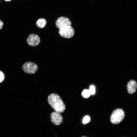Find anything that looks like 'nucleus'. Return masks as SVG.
<instances>
[{
	"label": "nucleus",
	"mask_w": 137,
	"mask_h": 137,
	"mask_svg": "<svg viewBox=\"0 0 137 137\" xmlns=\"http://www.w3.org/2000/svg\"><path fill=\"white\" fill-rule=\"evenodd\" d=\"M47 101L49 104L55 111L61 113L65 111V105L58 94L55 93L50 94L48 96Z\"/></svg>",
	"instance_id": "nucleus-1"
},
{
	"label": "nucleus",
	"mask_w": 137,
	"mask_h": 137,
	"mask_svg": "<svg viewBox=\"0 0 137 137\" xmlns=\"http://www.w3.org/2000/svg\"><path fill=\"white\" fill-rule=\"evenodd\" d=\"M125 113L122 109L115 110L112 113L110 117V121L114 124H117L120 123L124 119Z\"/></svg>",
	"instance_id": "nucleus-2"
},
{
	"label": "nucleus",
	"mask_w": 137,
	"mask_h": 137,
	"mask_svg": "<svg viewBox=\"0 0 137 137\" xmlns=\"http://www.w3.org/2000/svg\"><path fill=\"white\" fill-rule=\"evenodd\" d=\"M59 33L63 38H70L72 37L74 33L73 28L71 26H67L59 29Z\"/></svg>",
	"instance_id": "nucleus-3"
},
{
	"label": "nucleus",
	"mask_w": 137,
	"mask_h": 137,
	"mask_svg": "<svg viewBox=\"0 0 137 137\" xmlns=\"http://www.w3.org/2000/svg\"><path fill=\"white\" fill-rule=\"evenodd\" d=\"M23 71L25 73L29 74H34L38 69L37 65L35 63L30 62L24 63L22 67Z\"/></svg>",
	"instance_id": "nucleus-4"
},
{
	"label": "nucleus",
	"mask_w": 137,
	"mask_h": 137,
	"mask_svg": "<svg viewBox=\"0 0 137 137\" xmlns=\"http://www.w3.org/2000/svg\"><path fill=\"white\" fill-rule=\"evenodd\" d=\"M56 26L59 29L67 26H71V23L70 20L65 16L59 18L55 22Z\"/></svg>",
	"instance_id": "nucleus-5"
},
{
	"label": "nucleus",
	"mask_w": 137,
	"mask_h": 137,
	"mask_svg": "<svg viewBox=\"0 0 137 137\" xmlns=\"http://www.w3.org/2000/svg\"><path fill=\"white\" fill-rule=\"evenodd\" d=\"M26 42L29 45L32 46H36L40 44V39L38 35L32 34L29 35L27 38Z\"/></svg>",
	"instance_id": "nucleus-6"
},
{
	"label": "nucleus",
	"mask_w": 137,
	"mask_h": 137,
	"mask_svg": "<svg viewBox=\"0 0 137 137\" xmlns=\"http://www.w3.org/2000/svg\"><path fill=\"white\" fill-rule=\"evenodd\" d=\"M50 118L52 122L56 125H60L63 122V118L59 112L55 111L51 113Z\"/></svg>",
	"instance_id": "nucleus-7"
},
{
	"label": "nucleus",
	"mask_w": 137,
	"mask_h": 137,
	"mask_svg": "<svg viewBox=\"0 0 137 137\" xmlns=\"http://www.w3.org/2000/svg\"><path fill=\"white\" fill-rule=\"evenodd\" d=\"M137 88V83L134 80H131L128 83L127 88L128 93L132 94L135 92Z\"/></svg>",
	"instance_id": "nucleus-8"
},
{
	"label": "nucleus",
	"mask_w": 137,
	"mask_h": 137,
	"mask_svg": "<svg viewBox=\"0 0 137 137\" xmlns=\"http://www.w3.org/2000/svg\"><path fill=\"white\" fill-rule=\"evenodd\" d=\"M46 23V21L45 19L40 18L37 21L36 25L39 28H42L45 27Z\"/></svg>",
	"instance_id": "nucleus-9"
},
{
	"label": "nucleus",
	"mask_w": 137,
	"mask_h": 137,
	"mask_svg": "<svg viewBox=\"0 0 137 137\" xmlns=\"http://www.w3.org/2000/svg\"><path fill=\"white\" fill-rule=\"evenodd\" d=\"M91 95L89 90L84 89L82 91L81 95L82 96L85 98H88Z\"/></svg>",
	"instance_id": "nucleus-10"
},
{
	"label": "nucleus",
	"mask_w": 137,
	"mask_h": 137,
	"mask_svg": "<svg viewBox=\"0 0 137 137\" xmlns=\"http://www.w3.org/2000/svg\"><path fill=\"white\" fill-rule=\"evenodd\" d=\"M89 90L91 95H93L95 94V86L93 85H91L90 86Z\"/></svg>",
	"instance_id": "nucleus-11"
},
{
	"label": "nucleus",
	"mask_w": 137,
	"mask_h": 137,
	"mask_svg": "<svg viewBox=\"0 0 137 137\" xmlns=\"http://www.w3.org/2000/svg\"><path fill=\"white\" fill-rule=\"evenodd\" d=\"M90 121V116L88 115H86L83 117L82 120V122L83 124H85L88 123Z\"/></svg>",
	"instance_id": "nucleus-12"
},
{
	"label": "nucleus",
	"mask_w": 137,
	"mask_h": 137,
	"mask_svg": "<svg viewBox=\"0 0 137 137\" xmlns=\"http://www.w3.org/2000/svg\"><path fill=\"white\" fill-rule=\"evenodd\" d=\"M5 79V75L4 73L0 71V83L2 82Z\"/></svg>",
	"instance_id": "nucleus-13"
},
{
	"label": "nucleus",
	"mask_w": 137,
	"mask_h": 137,
	"mask_svg": "<svg viewBox=\"0 0 137 137\" xmlns=\"http://www.w3.org/2000/svg\"><path fill=\"white\" fill-rule=\"evenodd\" d=\"M3 25V22L0 20V30L1 29Z\"/></svg>",
	"instance_id": "nucleus-14"
},
{
	"label": "nucleus",
	"mask_w": 137,
	"mask_h": 137,
	"mask_svg": "<svg viewBox=\"0 0 137 137\" xmlns=\"http://www.w3.org/2000/svg\"><path fill=\"white\" fill-rule=\"evenodd\" d=\"M4 0L6 2H9L11 1V0Z\"/></svg>",
	"instance_id": "nucleus-15"
},
{
	"label": "nucleus",
	"mask_w": 137,
	"mask_h": 137,
	"mask_svg": "<svg viewBox=\"0 0 137 137\" xmlns=\"http://www.w3.org/2000/svg\"><path fill=\"white\" fill-rule=\"evenodd\" d=\"M86 137L83 136V137Z\"/></svg>",
	"instance_id": "nucleus-16"
}]
</instances>
